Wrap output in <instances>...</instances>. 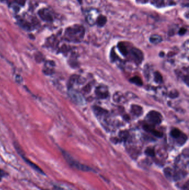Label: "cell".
Here are the masks:
<instances>
[{"instance_id": "7402d4cb", "label": "cell", "mask_w": 189, "mask_h": 190, "mask_svg": "<svg viewBox=\"0 0 189 190\" xmlns=\"http://www.w3.org/2000/svg\"><path fill=\"white\" fill-rule=\"evenodd\" d=\"M178 95H179L178 93L176 91H172V92H171L170 93L169 96L171 98H175L178 97Z\"/></svg>"}, {"instance_id": "30bf717a", "label": "cell", "mask_w": 189, "mask_h": 190, "mask_svg": "<svg viewBox=\"0 0 189 190\" xmlns=\"http://www.w3.org/2000/svg\"><path fill=\"white\" fill-rule=\"evenodd\" d=\"M70 96L72 100L77 103L83 105L85 102L84 98L82 96V94L76 91H73L70 93Z\"/></svg>"}, {"instance_id": "44dd1931", "label": "cell", "mask_w": 189, "mask_h": 190, "mask_svg": "<svg viewBox=\"0 0 189 190\" xmlns=\"http://www.w3.org/2000/svg\"><path fill=\"white\" fill-rule=\"evenodd\" d=\"M145 154L148 155L149 156L151 157H154L155 156V151L153 149H151V148H148V149L145 151Z\"/></svg>"}, {"instance_id": "e0dca14e", "label": "cell", "mask_w": 189, "mask_h": 190, "mask_svg": "<svg viewBox=\"0 0 189 190\" xmlns=\"http://www.w3.org/2000/svg\"><path fill=\"white\" fill-rule=\"evenodd\" d=\"M149 40L150 41V42L152 43L158 44L162 41L163 38H162L161 36H159L158 35H153L150 36Z\"/></svg>"}, {"instance_id": "52a82bcc", "label": "cell", "mask_w": 189, "mask_h": 190, "mask_svg": "<svg viewBox=\"0 0 189 190\" xmlns=\"http://www.w3.org/2000/svg\"><path fill=\"white\" fill-rule=\"evenodd\" d=\"M130 55L132 59L134 60V61L138 63H141L143 60V53L141 50H139L138 48H132L130 50Z\"/></svg>"}, {"instance_id": "d6986e66", "label": "cell", "mask_w": 189, "mask_h": 190, "mask_svg": "<svg viewBox=\"0 0 189 190\" xmlns=\"http://www.w3.org/2000/svg\"><path fill=\"white\" fill-rule=\"evenodd\" d=\"M124 96L120 93H117L113 96V100L117 102H124Z\"/></svg>"}, {"instance_id": "d4e9b609", "label": "cell", "mask_w": 189, "mask_h": 190, "mask_svg": "<svg viewBox=\"0 0 189 190\" xmlns=\"http://www.w3.org/2000/svg\"><path fill=\"white\" fill-rule=\"evenodd\" d=\"M4 175H5V172H4L3 171L0 170V181L1 180L2 178V177H3Z\"/></svg>"}, {"instance_id": "ffe728a7", "label": "cell", "mask_w": 189, "mask_h": 190, "mask_svg": "<svg viewBox=\"0 0 189 190\" xmlns=\"http://www.w3.org/2000/svg\"><path fill=\"white\" fill-rule=\"evenodd\" d=\"M154 81L158 83H161L163 82V77L159 72H156L154 73Z\"/></svg>"}, {"instance_id": "8fae6325", "label": "cell", "mask_w": 189, "mask_h": 190, "mask_svg": "<svg viewBox=\"0 0 189 190\" xmlns=\"http://www.w3.org/2000/svg\"><path fill=\"white\" fill-rule=\"evenodd\" d=\"M97 11L96 10H91L89 12H88L86 17V20L89 25H93L94 24L96 23L97 19L98 16L97 15Z\"/></svg>"}, {"instance_id": "ac0fdd59", "label": "cell", "mask_w": 189, "mask_h": 190, "mask_svg": "<svg viewBox=\"0 0 189 190\" xmlns=\"http://www.w3.org/2000/svg\"><path fill=\"white\" fill-rule=\"evenodd\" d=\"M130 81L139 86H141L143 85V81L142 79L138 76L133 77L132 79H130Z\"/></svg>"}, {"instance_id": "ba28073f", "label": "cell", "mask_w": 189, "mask_h": 190, "mask_svg": "<svg viewBox=\"0 0 189 190\" xmlns=\"http://www.w3.org/2000/svg\"><path fill=\"white\" fill-rule=\"evenodd\" d=\"M96 93L98 97L102 99L107 98L109 95L107 88L104 86H99L96 88Z\"/></svg>"}, {"instance_id": "2e32d148", "label": "cell", "mask_w": 189, "mask_h": 190, "mask_svg": "<svg viewBox=\"0 0 189 190\" xmlns=\"http://www.w3.org/2000/svg\"><path fill=\"white\" fill-rule=\"evenodd\" d=\"M118 48L120 52L124 56H125L128 55V52L127 48L123 42H119L118 44Z\"/></svg>"}, {"instance_id": "cb8c5ba5", "label": "cell", "mask_w": 189, "mask_h": 190, "mask_svg": "<svg viewBox=\"0 0 189 190\" xmlns=\"http://www.w3.org/2000/svg\"><path fill=\"white\" fill-rule=\"evenodd\" d=\"M136 2L138 4H147L149 2V0H136Z\"/></svg>"}, {"instance_id": "6da1fadb", "label": "cell", "mask_w": 189, "mask_h": 190, "mask_svg": "<svg viewBox=\"0 0 189 190\" xmlns=\"http://www.w3.org/2000/svg\"><path fill=\"white\" fill-rule=\"evenodd\" d=\"M85 35V28L80 25H74L68 27L65 31V37L67 40L79 42L83 39Z\"/></svg>"}, {"instance_id": "9a60e30c", "label": "cell", "mask_w": 189, "mask_h": 190, "mask_svg": "<svg viewBox=\"0 0 189 190\" xmlns=\"http://www.w3.org/2000/svg\"><path fill=\"white\" fill-rule=\"evenodd\" d=\"M132 112L135 116H139L143 113L142 108L138 105H133L132 106Z\"/></svg>"}, {"instance_id": "7a4b0ae2", "label": "cell", "mask_w": 189, "mask_h": 190, "mask_svg": "<svg viewBox=\"0 0 189 190\" xmlns=\"http://www.w3.org/2000/svg\"><path fill=\"white\" fill-rule=\"evenodd\" d=\"M62 153H63L64 159H66L67 162H68V164L72 167L76 169L77 170H81L82 171L89 172V171H93L92 168H91L90 167L86 166L85 164H83L79 163L78 161H77V160L74 159L70 154L67 153L66 152L63 151Z\"/></svg>"}, {"instance_id": "83f0119b", "label": "cell", "mask_w": 189, "mask_h": 190, "mask_svg": "<svg viewBox=\"0 0 189 190\" xmlns=\"http://www.w3.org/2000/svg\"><path fill=\"white\" fill-rule=\"evenodd\" d=\"M3 1H4V0H3Z\"/></svg>"}, {"instance_id": "9c48e42d", "label": "cell", "mask_w": 189, "mask_h": 190, "mask_svg": "<svg viewBox=\"0 0 189 190\" xmlns=\"http://www.w3.org/2000/svg\"><path fill=\"white\" fill-rule=\"evenodd\" d=\"M150 2L152 5L158 8L165 7L167 4H169V5L175 4L174 1L171 0H150Z\"/></svg>"}, {"instance_id": "4fadbf2b", "label": "cell", "mask_w": 189, "mask_h": 190, "mask_svg": "<svg viewBox=\"0 0 189 190\" xmlns=\"http://www.w3.org/2000/svg\"><path fill=\"white\" fill-rule=\"evenodd\" d=\"M19 25L22 26L24 29L27 30H31L33 28V25L31 24L28 21L23 19H21L18 20Z\"/></svg>"}, {"instance_id": "3957f363", "label": "cell", "mask_w": 189, "mask_h": 190, "mask_svg": "<svg viewBox=\"0 0 189 190\" xmlns=\"http://www.w3.org/2000/svg\"><path fill=\"white\" fill-rule=\"evenodd\" d=\"M15 147L18 153L20 154L21 156L22 157V159H23L27 164H28L30 167H31L33 169L36 171L37 172H38V173L41 174H44V172L41 170L37 165H36L35 164L33 163L32 161H31L29 159H28L27 157L25 156V154H23V151L21 149L20 147L19 146V144H15Z\"/></svg>"}, {"instance_id": "603a6c76", "label": "cell", "mask_w": 189, "mask_h": 190, "mask_svg": "<svg viewBox=\"0 0 189 190\" xmlns=\"http://www.w3.org/2000/svg\"><path fill=\"white\" fill-rule=\"evenodd\" d=\"M186 32H187V29L185 28H184V27H182L179 30V34L180 35H184V34L186 33Z\"/></svg>"}, {"instance_id": "484cf974", "label": "cell", "mask_w": 189, "mask_h": 190, "mask_svg": "<svg viewBox=\"0 0 189 190\" xmlns=\"http://www.w3.org/2000/svg\"><path fill=\"white\" fill-rule=\"evenodd\" d=\"M78 1L80 4H82V0H78Z\"/></svg>"}, {"instance_id": "7c38bea8", "label": "cell", "mask_w": 189, "mask_h": 190, "mask_svg": "<svg viewBox=\"0 0 189 190\" xmlns=\"http://www.w3.org/2000/svg\"><path fill=\"white\" fill-rule=\"evenodd\" d=\"M144 129H145L147 131H148L149 132H150L151 134H153L154 136L158 137H163V134L161 132H159L158 131H156L155 130L153 129L152 127H151L150 126H149L148 125H145L144 126Z\"/></svg>"}, {"instance_id": "4316f807", "label": "cell", "mask_w": 189, "mask_h": 190, "mask_svg": "<svg viewBox=\"0 0 189 190\" xmlns=\"http://www.w3.org/2000/svg\"></svg>"}, {"instance_id": "8992f818", "label": "cell", "mask_w": 189, "mask_h": 190, "mask_svg": "<svg viewBox=\"0 0 189 190\" xmlns=\"http://www.w3.org/2000/svg\"><path fill=\"white\" fill-rule=\"evenodd\" d=\"M38 14L41 19L46 22H51L54 20V15L53 13L48 9H42L38 11Z\"/></svg>"}, {"instance_id": "5b68a950", "label": "cell", "mask_w": 189, "mask_h": 190, "mask_svg": "<svg viewBox=\"0 0 189 190\" xmlns=\"http://www.w3.org/2000/svg\"><path fill=\"white\" fill-rule=\"evenodd\" d=\"M170 134L172 137H173L175 139H177L178 143L181 145L185 143L187 139V136L185 134H183L179 129H173L171 131Z\"/></svg>"}, {"instance_id": "277c9868", "label": "cell", "mask_w": 189, "mask_h": 190, "mask_svg": "<svg viewBox=\"0 0 189 190\" xmlns=\"http://www.w3.org/2000/svg\"><path fill=\"white\" fill-rule=\"evenodd\" d=\"M146 118L149 123H151L154 125H159L161 122L163 117L158 112L152 111L149 112Z\"/></svg>"}, {"instance_id": "5bb4252c", "label": "cell", "mask_w": 189, "mask_h": 190, "mask_svg": "<svg viewBox=\"0 0 189 190\" xmlns=\"http://www.w3.org/2000/svg\"><path fill=\"white\" fill-rule=\"evenodd\" d=\"M107 22V19L105 16L100 15L98 16L96 23H97L99 27H103Z\"/></svg>"}]
</instances>
